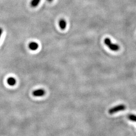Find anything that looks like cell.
Segmentation results:
<instances>
[{
    "label": "cell",
    "mask_w": 136,
    "mask_h": 136,
    "mask_svg": "<svg viewBox=\"0 0 136 136\" xmlns=\"http://www.w3.org/2000/svg\"><path fill=\"white\" fill-rule=\"evenodd\" d=\"M104 42L106 45L109 48V49L114 52L119 51L120 49V47L118 45L113 44L111 40L109 38H106L104 40Z\"/></svg>",
    "instance_id": "6da1fadb"
},
{
    "label": "cell",
    "mask_w": 136,
    "mask_h": 136,
    "mask_svg": "<svg viewBox=\"0 0 136 136\" xmlns=\"http://www.w3.org/2000/svg\"><path fill=\"white\" fill-rule=\"evenodd\" d=\"M126 109V106L124 104H120L118 106H115L113 108H110L108 110V113L110 114H113L114 113L121 112V111H123Z\"/></svg>",
    "instance_id": "7a4b0ae2"
},
{
    "label": "cell",
    "mask_w": 136,
    "mask_h": 136,
    "mask_svg": "<svg viewBox=\"0 0 136 136\" xmlns=\"http://www.w3.org/2000/svg\"><path fill=\"white\" fill-rule=\"evenodd\" d=\"M45 91L43 89H39L33 91L32 95L35 97H41L45 95Z\"/></svg>",
    "instance_id": "3957f363"
},
{
    "label": "cell",
    "mask_w": 136,
    "mask_h": 136,
    "mask_svg": "<svg viewBox=\"0 0 136 136\" xmlns=\"http://www.w3.org/2000/svg\"><path fill=\"white\" fill-rule=\"evenodd\" d=\"M29 48L30 50L31 51H36L37 50L39 47V45L38 43L35 42H31L29 44Z\"/></svg>",
    "instance_id": "277c9868"
},
{
    "label": "cell",
    "mask_w": 136,
    "mask_h": 136,
    "mask_svg": "<svg viewBox=\"0 0 136 136\" xmlns=\"http://www.w3.org/2000/svg\"><path fill=\"white\" fill-rule=\"evenodd\" d=\"M59 26L61 30H65L67 26V22L64 19H61L59 21Z\"/></svg>",
    "instance_id": "5b68a950"
},
{
    "label": "cell",
    "mask_w": 136,
    "mask_h": 136,
    "mask_svg": "<svg viewBox=\"0 0 136 136\" xmlns=\"http://www.w3.org/2000/svg\"><path fill=\"white\" fill-rule=\"evenodd\" d=\"M7 82L10 86H13L16 84V80L13 77H9L8 78Z\"/></svg>",
    "instance_id": "8992f818"
},
{
    "label": "cell",
    "mask_w": 136,
    "mask_h": 136,
    "mask_svg": "<svg viewBox=\"0 0 136 136\" xmlns=\"http://www.w3.org/2000/svg\"><path fill=\"white\" fill-rule=\"evenodd\" d=\"M41 0H32L30 3V5L32 7L35 8L37 7Z\"/></svg>",
    "instance_id": "52a82bcc"
},
{
    "label": "cell",
    "mask_w": 136,
    "mask_h": 136,
    "mask_svg": "<svg viewBox=\"0 0 136 136\" xmlns=\"http://www.w3.org/2000/svg\"><path fill=\"white\" fill-rule=\"evenodd\" d=\"M128 118L130 121L136 122V115L133 114H129L128 115Z\"/></svg>",
    "instance_id": "ba28073f"
},
{
    "label": "cell",
    "mask_w": 136,
    "mask_h": 136,
    "mask_svg": "<svg viewBox=\"0 0 136 136\" xmlns=\"http://www.w3.org/2000/svg\"><path fill=\"white\" fill-rule=\"evenodd\" d=\"M2 33H3V29L2 28H0V38L2 34Z\"/></svg>",
    "instance_id": "9c48e42d"
},
{
    "label": "cell",
    "mask_w": 136,
    "mask_h": 136,
    "mask_svg": "<svg viewBox=\"0 0 136 136\" xmlns=\"http://www.w3.org/2000/svg\"><path fill=\"white\" fill-rule=\"evenodd\" d=\"M48 2H50V3H51V2H52L53 0H47Z\"/></svg>",
    "instance_id": "30bf717a"
}]
</instances>
